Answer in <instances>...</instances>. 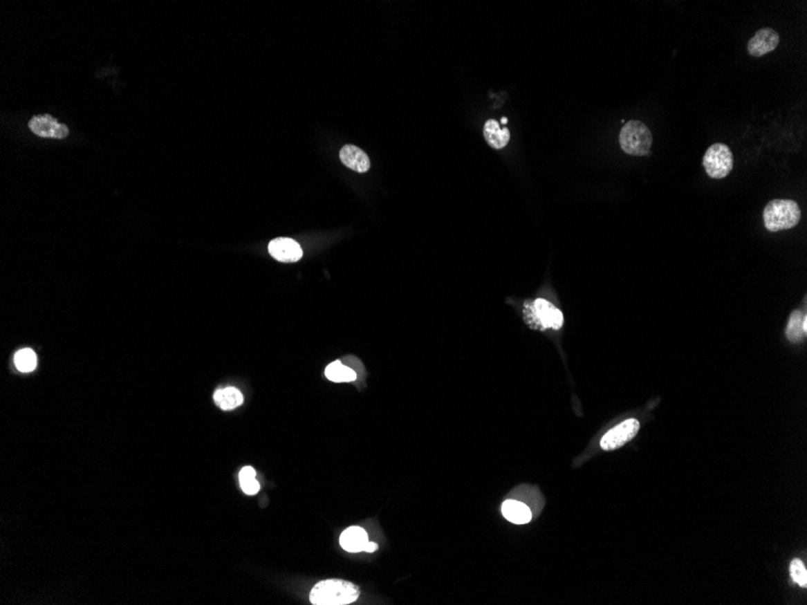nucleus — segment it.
Here are the masks:
<instances>
[{"instance_id":"6e6552de","label":"nucleus","mask_w":807,"mask_h":605,"mask_svg":"<svg viewBox=\"0 0 807 605\" xmlns=\"http://www.w3.org/2000/svg\"><path fill=\"white\" fill-rule=\"evenodd\" d=\"M779 34L772 28H763L754 34L748 41V53L753 57H761L766 53H772L779 46Z\"/></svg>"},{"instance_id":"f3484780","label":"nucleus","mask_w":807,"mask_h":605,"mask_svg":"<svg viewBox=\"0 0 807 605\" xmlns=\"http://www.w3.org/2000/svg\"><path fill=\"white\" fill-rule=\"evenodd\" d=\"M15 365L21 372H32L38 365V357L33 349L24 348L15 354Z\"/></svg>"},{"instance_id":"0eeeda50","label":"nucleus","mask_w":807,"mask_h":605,"mask_svg":"<svg viewBox=\"0 0 807 605\" xmlns=\"http://www.w3.org/2000/svg\"><path fill=\"white\" fill-rule=\"evenodd\" d=\"M28 126L33 133L43 138L63 139L69 134L67 126L51 115H37L30 119Z\"/></svg>"},{"instance_id":"dca6fc26","label":"nucleus","mask_w":807,"mask_h":605,"mask_svg":"<svg viewBox=\"0 0 807 605\" xmlns=\"http://www.w3.org/2000/svg\"><path fill=\"white\" fill-rule=\"evenodd\" d=\"M325 376L328 377L330 381L336 382V383L353 382L357 380L355 371H353L351 367L344 366L339 360L331 362L329 366L325 369Z\"/></svg>"},{"instance_id":"1a4fd4ad","label":"nucleus","mask_w":807,"mask_h":605,"mask_svg":"<svg viewBox=\"0 0 807 605\" xmlns=\"http://www.w3.org/2000/svg\"><path fill=\"white\" fill-rule=\"evenodd\" d=\"M268 253L281 262H297L302 258V249L292 239H276L268 244Z\"/></svg>"},{"instance_id":"a211bd4d","label":"nucleus","mask_w":807,"mask_h":605,"mask_svg":"<svg viewBox=\"0 0 807 605\" xmlns=\"http://www.w3.org/2000/svg\"><path fill=\"white\" fill-rule=\"evenodd\" d=\"M255 477H257V472L252 467H244L239 472V478L241 488L248 496H254L260 491V483L257 481Z\"/></svg>"},{"instance_id":"39448f33","label":"nucleus","mask_w":807,"mask_h":605,"mask_svg":"<svg viewBox=\"0 0 807 605\" xmlns=\"http://www.w3.org/2000/svg\"><path fill=\"white\" fill-rule=\"evenodd\" d=\"M707 174L713 179H723L730 174L734 167V155L731 149L723 143H716L707 149L703 158Z\"/></svg>"},{"instance_id":"2eb2a0df","label":"nucleus","mask_w":807,"mask_h":605,"mask_svg":"<svg viewBox=\"0 0 807 605\" xmlns=\"http://www.w3.org/2000/svg\"><path fill=\"white\" fill-rule=\"evenodd\" d=\"M214 401L221 410H234L243 404L242 393L234 387L215 391Z\"/></svg>"},{"instance_id":"412c9836","label":"nucleus","mask_w":807,"mask_h":605,"mask_svg":"<svg viewBox=\"0 0 807 605\" xmlns=\"http://www.w3.org/2000/svg\"><path fill=\"white\" fill-rule=\"evenodd\" d=\"M501 122H502V124H506V122H508V119H506V118H502V121H501Z\"/></svg>"},{"instance_id":"423d86ee","label":"nucleus","mask_w":807,"mask_h":605,"mask_svg":"<svg viewBox=\"0 0 807 605\" xmlns=\"http://www.w3.org/2000/svg\"><path fill=\"white\" fill-rule=\"evenodd\" d=\"M638 431H640L638 420L635 418L624 420L603 436L601 440V447L604 451H614L616 448L624 446L625 443H630Z\"/></svg>"},{"instance_id":"20e7f679","label":"nucleus","mask_w":807,"mask_h":605,"mask_svg":"<svg viewBox=\"0 0 807 605\" xmlns=\"http://www.w3.org/2000/svg\"><path fill=\"white\" fill-rule=\"evenodd\" d=\"M619 143L621 149L629 155L648 156L653 144V136L647 124L640 120H631L621 129Z\"/></svg>"},{"instance_id":"ddd939ff","label":"nucleus","mask_w":807,"mask_h":605,"mask_svg":"<svg viewBox=\"0 0 807 605\" xmlns=\"http://www.w3.org/2000/svg\"><path fill=\"white\" fill-rule=\"evenodd\" d=\"M502 514L511 523L526 524L532 519L530 506L517 501H506L503 503Z\"/></svg>"},{"instance_id":"6ab92c4d","label":"nucleus","mask_w":807,"mask_h":605,"mask_svg":"<svg viewBox=\"0 0 807 605\" xmlns=\"http://www.w3.org/2000/svg\"><path fill=\"white\" fill-rule=\"evenodd\" d=\"M790 575L799 586H807L806 567L800 559H794L793 562L790 563Z\"/></svg>"},{"instance_id":"4468645a","label":"nucleus","mask_w":807,"mask_h":605,"mask_svg":"<svg viewBox=\"0 0 807 605\" xmlns=\"http://www.w3.org/2000/svg\"><path fill=\"white\" fill-rule=\"evenodd\" d=\"M807 335V315L801 310H794L789 317L786 336L790 342H801Z\"/></svg>"},{"instance_id":"f8f14e48","label":"nucleus","mask_w":807,"mask_h":605,"mask_svg":"<svg viewBox=\"0 0 807 605\" xmlns=\"http://www.w3.org/2000/svg\"><path fill=\"white\" fill-rule=\"evenodd\" d=\"M483 137L491 148L499 150L509 143L510 131L506 127H501L497 120H488L483 126Z\"/></svg>"},{"instance_id":"9d476101","label":"nucleus","mask_w":807,"mask_h":605,"mask_svg":"<svg viewBox=\"0 0 807 605\" xmlns=\"http://www.w3.org/2000/svg\"><path fill=\"white\" fill-rule=\"evenodd\" d=\"M340 160L346 167L358 173L368 172L371 166L368 155L355 145H344L340 151Z\"/></svg>"},{"instance_id":"9b49d317","label":"nucleus","mask_w":807,"mask_h":605,"mask_svg":"<svg viewBox=\"0 0 807 605\" xmlns=\"http://www.w3.org/2000/svg\"><path fill=\"white\" fill-rule=\"evenodd\" d=\"M368 543V533L360 527H349L340 537V545L347 552H362Z\"/></svg>"},{"instance_id":"f257e3e1","label":"nucleus","mask_w":807,"mask_h":605,"mask_svg":"<svg viewBox=\"0 0 807 605\" xmlns=\"http://www.w3.org/2000/svg\"><path fill=\"white\" fill-rule=\"evenodd\" d=\"M358 587L352 582L331 579L315 585L310 593V602L315 605L351 604L359 598Z\"/></svg>"},{"instance_id":"f03ea898","label":"nucleus","mask_w":807,"mask_h":605,"mask_svg":"<svg viewBox=\"0 0 807 605\" xmlns=\"http://www.w3.org/2000/svg\"><path fill=\"white\" fill-rule=\"evenodd\" d=\"M765 227L771 232L793 229L801 219V210L793 200L770 201L764 210Z\"/></svg>"},{"instance_id":"aec40b11","label":"nucleus","mask_w":807,"mask_h":605,"mask_svg":"<svg viewBox=\"0 0 807 605\" xmlns=\"http://www.w3.org/2000/svg\"><path fill=\"white\" fill-rule=\"evenodd\" d=\"M378 548V543H370V541H369L368 545L365 546V550H364V551H367V552H375Z\"/></svg>"},{"instance_id":"7ed1b4c3","label":"nucleus","mask_w":807,"mask_h":605,"mask_svg":"<svg viewBox=\"0 0 807 605\" xmlns=\"http://www.w3.org/2000/svg\"><path fill=\"white\" fill-rule=\"evenodd\" d=\"M523 317L527 325L533 329L559 330L564 325L562 312L544 299L526 302Z\"/></svg>"}]
</instances>
